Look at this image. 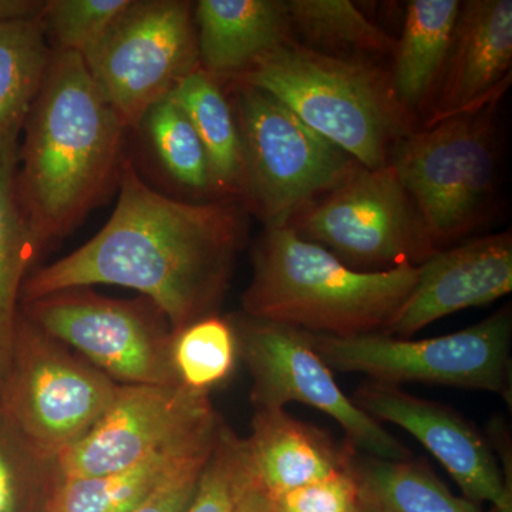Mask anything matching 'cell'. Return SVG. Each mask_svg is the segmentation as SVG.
I'll list each match as a JSON object with an SVG mask.
<instances>
[{
    "instance_id": "cell-1",
    "label": "cell",
    "mask_w": 512,
    "mask_h": 512,
    "mask_svg": "<svg viewBox=\"0 0 512 512\" xmlns=\"http://www.w3.org/2000/svg\"><path fill=\"white\" fill-rule=\"evenodd\" d=\"M244 238L237 204L167 197L127 158L110 220L72 254L30 272L20 303L66 289L123 286L158 306L177 333L217 315Z\"/></svg>"
},
{
    "instance_id": "cell-2",
    "label": "cell",
    "mask_w": 512,
    "mask_h": 512,
    "mask_svg": "<svg viewBox=\"0 0 512 512\" xmlns=\"http://www.w3.org/2000/svg\"><path fill=\"white\" fill-rule=\"evenodd\" d=\"M126 131L83 57L53 52L23 127L15 174L20 210L42 252L119 188Z\"/></svg>"
},
{
    "instance_id": "cell-3",
    "label": "cell",
    "mask_w": 512,
    "mask_h": 512,
    "mask_svg": "<svg viewBox=\"0 0 512 512\" xmlns=\"http://www.w3.org/2000/svg\"><path fill=\"white\" fill-rule=\"evenodd\" d=\"M416 281L417 266L357 271L288 225L266 227L242 309L248 318L320 335H367L387 328Z\"/></svg>"
},
{
    "instance_id": "cell-4",
    "label": "cell",
    "mask_w": 512,
    "mask_h": 512,
    "mask_svg": "<svg viewBox=\"0 0 512 512\" xmlns=\"http://www.w3.org/2000/svg\"><path fill=\"white\" fill-rule=\"evenodd\" d=\"M227 82L271 94L367 170L389 165L396 144L419 128L379 64L318 52L293 37Z\"/></svg>"
},
{
    "instance_id": "cell-5",
    "label": "cell",
    "mask_w": 512,
    "mask_h": 512,
    "mask_svg": "<svg viewBox=\"0 0 512 512\" xmlns=\"http://www.w3.org/2000/svg\"><path fill=\"white\" fill-rule=\"evenodd\" d=\"M242 148L239 200L265 222L281 227L359 164L306 126L271 94L228 82Z\"/></svg>"
},
{
    "instance_id": "cell-6",
    "label": "cell",
    "mask_w": 512,
    "mask_h": 512,
    "mask_svg": "<svg viewBox=\"0 0 512 512\" xmlns=\"http://www.w3.org/2000/svg\"><path fill=\"white\" fill-rule=\"evenodd\" d=\"M119 386L19 308L0 375V410L29 443L59 456L96 426Z\"/></svg>"
},
{
    "instance_id": "cell-7",
    "label": "cell",
    "mask_w": 512,
    "mask_h": 512,
    "mask_svg": "<svg viewBox=\"0 0 512 512\" xmlns=\"http://www.w3.org/2000/svg\"><path fill=\"white\" fill-rule=\"evenodd\" d=\"M306 335L332 372L359 373L394 386L423 383L483 390L511 399L510 306L460 332L431 339L394 338L382 332Z\"/></svg>"
},
{
    "instance_id": "cell-8",
    "label": "cell",
    "mask_w": 512,
    "mask_h": 512,
    "mask_svg": "<svg viewBox=\"0 0 512 512\" xmlns=\"http://www.w3.org/2000/svg\"><path fill=\"white\" fill-rule=\"evenodd\" d=\"M495 106L417 128L394 147L390 164L439 251L476 228L493 200Z\"/></svg>"
},
{
    "instance_id": "cell-9",
    "label": "cell",
    "mask_w": 512,
    "mask_h": 512,
    "mask_svg": "<svg viewBox=\"0 0 512 512\" xmlns=\"http://www.w3.org/2000/svg\"><path fill=\"white\" fill-rule=\"evenodd\" d=\"M286 225L357 271L419 266L439 251L392 164L359 165Z\"/></svg>"
},
{
    "instance_id": "cell-10",
    "label": "cell",
    "mask_w": 512,
    "mask_h": 512,
    "mask_svg": "<svg viewBox=\"0 0 512 512\" xmlns=\"http://www.w3.org/2000/svg\"><path fill=\"white\" fill-rule=\"evenodd\" d=\"M97 89L121 123L140 127L200 67L194 6L184 0H131L82 55Z\"/></svg>"
},
{
    "instance_id": "cell-11",
    "label": "cell",
    "mask_w": 512,
    "mask_h": 512,
    "mask_svg": "<svg viewBox=\"0 0 512 512\" xmlns=\"http://www.w3.org/2000/svg\"><path fill=\"white\" fill-rule=\"evenodd\" d=\"M20 312L116 383L181 384L173 329L144 296L114 299L73 288L20 303Z\"/></svg>"
},
{
    "instance_id": "cell-12",
    "label": "cell",
    "mask_w": 512,
    "mask_h": 512,
    "mask_svg": "<svg viewBox=\"0 0 512 512\" xmlns=\"http://www.w3.org/2000/svg\"><path fill=\"white\" fill-rule=\"evenodd\" d=\"M232 325L239 359L244 360L251 375L255 409L306 404L335 420L355 450L382 460H410L409 448L342 392L305 330L245 315L232 320Z\"/></svg>"
},
{
    "instance_id": "cell-13",
    "label": "cell",
    "mask_w": 512,
    "mask_h": 512,
    "mask_svg": "<svg viewBox=\"0 0 512 512\" xmlns=\"http://www.w3.org/2000/svg\"><path fill=\"white\" fill-rule=\"evenodd\" d=\"M210 393L183 384H120L104 416L57 456L59 481L106 476L221 429Z\"/></svg>"
},
{
    "instance_id": "cell-14",
    "label": "cell",
    "mask_w": 512,
    "mask_h": 512,
    "mask_svg": "<svg viewBox=\"0 0 512 512\" xmlns=\"http://www.w3.org/2000/svg\"><path fill=\"white\" fill-rule=\"evenodd\" d=\"M350 399L379 423L412 434L446 468L467 500L488 503L493 512H512V490L505 485L487 437L450 407L373 380Z\"/></svg>"
},
{
    "instance_id": "cell-15",
    "label": "cell",
    "mask_w": 512,
    "mask_h": 512,
    "mask_svg": "<svg viewBox=\"0 0 512 512\" xmlns=\"http://www.w3.org/2000/svg\"><path fill=\"white\" fill-rule=\"evenodd\" d=\"M511 289L510 231L440 249L417 266L412 293L382 333L410 339L436 320L498 301Z\"/></svg>"
},
{
    "instance_id": "cell-16",
    "label": "cell",
    "mask_w": 512,
    "mask_h": 512,
    "mask_svg": "<svg viewBox=\"0 0 512 512\" xmlns=\"http://www.w3.org/2000/svg\"><path fill=\"white\" fill-rule=\"evenodd\" d=\"M511 0L461 2L453 45L426 126L497 104L511 83Z\"/></svg>"
},
{
    "instance_id": "cell-17",
    "label": "cell",
    "mask_w": 512,
    "mask_h": 512,
    "mask_svg": "<svg viewBox=\"0 0 512 512\" xmlns=\"http://www.w3.org/2000/svg\"><path fill=\"white\" fill-rule=\"evenodd\" d=\"M245 441L252 473L272 500L355 461V448L336 446L325 431L296 420L285 409H255Z\"/></svg>"
},
{
    "instance_id": "cell-18",
    "label": "cell",
    "mask_w": 512,
    "mask_h": 512,
    "mask_svg": "<svg viewBox=\"0 0 512 512\" xmlns=\"http://www.w3.org/2000/svg\"><path fill=\"white\" fill-rule=\"evenodd\" d=\"M194 23L200 67L221 82L292 37L284 0H200Z\"/></svg>"
},
{
    "instance_id": "cell-19",
    "label": "cell",
    "mask_w": 512,
    "mask_h": 512,
    "mask_svg": "<svg viewBox=\"0 0 512 512\" xmlns=\"http://www.w3.org/2000/svg\"><path fill=\"white\" fill-rule=\"evenodd\" d=\"M222 427L117 473L59 481L45 512H131L164 485L204 468Z\"/></svg>"
},
{
    "instance_id": "cell-20",
    "label": "cell",
    "mask_w": 512,
    "mask_h": 512,
    "mask_svg": "<svg viewBox=\"0 0 512 512\" xmlns=\"http://www.w3.org/2000/svg\"><path fill=\"white\" fill-rule=\"evenodd\" d=\"M460 10V0L407 3L390 76L397 97L413 113L436 93L453 45Z\"/></svg>"
},
{
    "instance_id": "cell-21",
    "label": "cell",
    "mask_w": 512,
    "mask_h": 512,
    "mask_svg": "<svg viewBox=\"0 0 512 512\" xmlns=\"http://www.w3.org/2000/svg\"><path fill=\"white\" fill-rule=\"evenodd\" d=\"M171 99L184 110L207 154L212 188L221 198H241V137L221 80L201 67L178 83Z\"/></svg>"
},
{
    "instance_id": "cell-22",
    "label": "cell",
    "mask_w": 512,
    "mask_h": 512,
    "mask_svg": "<svg viewBox=\"0 0 512 512\" xmlns=\"http://www.w3.org/2000/svg\"><path fill=\"white\" fill-rule=\"evenodd\" d=\"M52 56L40 18L0 22V158L19 153Z\"/></svg>"
},
{
    "instance_id": "cell-23",
    "label": "cell",
    "mask_w": 512,
    "mask_h": 512,
    "mask_svg": "<svg viewBox=\"0 0 512 512\" xmlns=\"http://www.w3.org/2000/svg\"><path fill=\"white\" fill-rule=\"evenodd\" d=\"M289 25L299 43L328 55L377 60L394 56L397 40L350 0H289ZM296 40V39H295Z\"/></svg>"
},
{
    "instance_id": "cell-24",
    "label": "cell",
    "mask_w": 512,
    "mask_h": 512,
    "mask_svg": "<svg viewBox=\"0 0 512 512\" xmlns=\"http://www.w3.org/2000/svg\"><path fill=\"white\" fill-rule=\"evenodd\" d=\"M355 473L360 500L376 512H480L417 461L367 457L355 460Z\"/></svg>"
},
{
    "instance_id": "cell-25",
    "label": "cell",
    "mask_w": 512,
    "mask_h": 512,
    "mask_svg": "<svg viewBox=\"0 0 512 512\" xmlns=\"http://www.w3.org/2000/svg\"><path fill=\"white\" fill-rule=\"evenodd\" d=\"M18 154L0 158V375L8 363L23 282L43 254L16 197Z\"/></svg>"
},
{
    "instance_id": "cell-26",
    "label": "cell",
    "mask_w": 512,
    "mask_h": 512,
    "mask_svg": "<svg viewBox=\"0 0 512 512\" xmlns=\"http://www.w3.org/2000/svg\"><path fill=\"white\" fill-rule=\"evenodd\" d=\"M171 357L183 386L194 392L210 393L227 382L239 359L232 320L211 315L174 333Z\"/></svg>"
},
{
    "instance_id": "cell-27",
    "label": "cell",
    "mask_w": 512,
    "mask_h": 512,
    "mask_svg": "<svg viewBox=\"0 0 512 512\" xmlns=\"http://www.w3.org/2000/svg\"><path fill=\"white\" fill-rule=\"evenodd\" d=\"M167 174L187 190L214 194L207 154L184 110L171 97L151 107L141 121Z\"/></svg>"
},
{
    "instance_id": "cell-28",
    "label": "cell",
    "mask_w": 512,
    "mask_h": 512,
    "mask_svg": "<svg viewBox=\"0 0 512 512\" xmlns=\"http://www.w3.org/2000/svg\"><path fill=\"white\" fill-rule=\"evenodd\" d=\"M57 457L43 453L0 410V512H26L37 495L52 497Z\"/></svg>"
},
{
    "instance_id": "cell-29",
    "label": "cell",
    "mask_w": 512,
    "mask_h": 512,
    "mask_svg": "<svg viewBox=\"0 0 512 512\" xmlns=\"http://www.w3.org/2000/svg\"><path fill=\"white\" fill-rule=\"evenodd\" d=\"M251 476L247 441L224 424L185 512H237Z\"/></svg>"
},
{
    "instance_id": "cell-30",
    "label": "cell",
    "mask_w": 512,
    "mask_h": 512,
    "mask_svg": "<svg viewBox=\"0 0 512 512\" xmlns=\"http://www.w3.org/2000/svg\"><path fill=\"white\" fill-rule=\"evenodd\" d=\"M131 0H49L40 20L53 52L82 56L110 28Z\"/></svg>"
},
{
    "instance_id": "cell-31",
    "label": "cell",
    "mask_w": 512,
    "mask_h": 512,
    "mask_svg": "<svg viewBox=\"0 0 512 512\" xmlns=\"http://www.w3.org/2000/svg\"><path fill=\"white\" fill-rule=\"evenodd\" d=\"M272 501L278 512H356L360 494L355 461L333 476L288 491Z\"/></svg>"
},
{
    "instance_id": "cell-32",
    "label": "cell",
    "mask_w": 512,
    "mask_h": 512,
    "mask_svg": "<svg viewBox=\"0 0 512 512\" xmlns=\"http://www.w3.org/2000/svg\"><path fill=\"white\" fill-rule=\"evenodd\" d=\"M201 471L202 468L191 471V473L164 485L131 512H185L192 495H194L195 488H197Z\"/></svg>"
},
{
    "instance_id": "cell-33",
    "label": "cell",
    "mask_w": 512,
    "mask_h": 512,
    "mask_svg": "<svg viewBox=\"0 0 512 512\" xmlns=\"http://www.w3.org/2000/svg\"><path fill=\"white\" fill-rule=\"evenodd\" d=\"M487 440L490 443L491 450L497 458L498 466L503 473L505 485L512 490V447L510 430H508L505 420L501 417H494L488 423Z\"/></svg>"
},
{
    "instance_id": "cell-34",
    "label": "cell",
    "mask_w": 512,
    "mask_h": 512,
    "mask_svg": "<svg viewBox=\"0 0 512 512\" xmlns=\"http://www.w3.org/2000/svg\"><path fill=\"white\" fill-rule=\"evenodd\" d=\"M237 512H278L274 501L265 493L264 488L259 485L252 473L247 485L242 490Z\"/></svg>"
},
{
    "instance_id": "cell-35",
    "label": "cell",
    "mask_w": 512,
    "mask_h": 512,
    "mask_svg": "<svg viewBox=\"0 0 512 512\" xmlns=\"http://www.w3.org/2000/svg\"><path fill=\"white\" fill-rule=\"evenodd\" d=\"M43 8L42 0H0V22L37 19Z\"/></svg>"
},
{
    "instance_id": "cell-36",
    "label": "cell",
    "mask_w": 512,
    "mask_h": 512,
    "mask_svg": "<svg viewBox=\"0 0 512 512\" xmlns=\"http://www.w3.org/2000/svg\"><path fill=\"white\" fill-rule=\"evenodd\" d=\"M356 512H376L375 510H372V508L369 507V505L363 503L362 500H360L359 507H357Z\"/></svg>"
}]
</instances>
